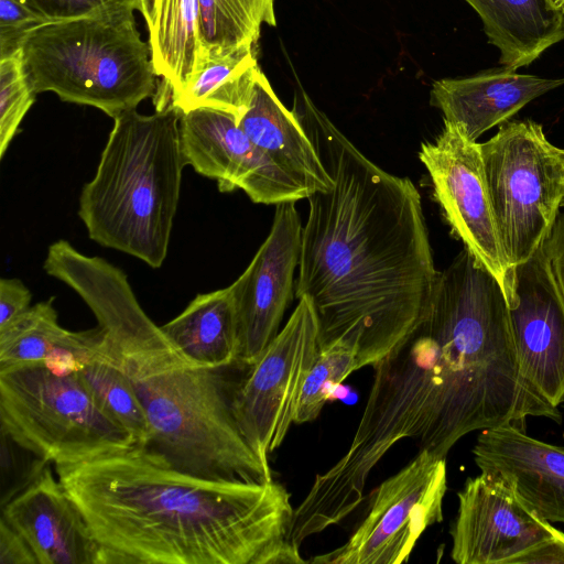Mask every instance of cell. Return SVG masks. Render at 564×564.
I'll use <instances>...</instances> for the list:
<instances>
[{"label":"cell","mask_w":564,"mask_h":564,"mask_svg":"<svg viewBox=\"0 0 564 564\" xmlns=\"http://www.w3.org/2000/svg\"><path fill=\"white\" fill-rule=\"evenodd\" d=\"M372 368L347 452L316 475L294 509L303 538L347 518L372 469L403 438L446 458L474 431L523 426L528 416L562 421L522 372L501 285L466 248L440 273L425 317Z\"/></svg>","instance_id":"obj_1"},{"label":"cell","mask_w":564,"mask_h":564,"mask_svg":"<svg viewBox=\"0 0 564 564\" xmlns=\"http://www.w3.org/2000/svg\"><path fill=\"white\" fill-rule=\"evenodd\" d=\"M299 121L333 180L308 197L297 299L318 323V348L350 347L373 366L427 314L440 278L421 196L412 181L366 158L302 94Z\"/></svg>","instance_id":"obj_2"},{"label":"cell","mask_w":564,"mask_h":564,"mask_svg":"<svg viewBox=\"0 0 564 564\" xmlns=\"http://www.w3.org/2000/svg\"><path fill=\"white\" fill-rule=\"evenodd\" d=\"M54 470L102 564L305 563L289 540L290 494L273 479H202L154 463L138 446Z\"/></svg>","instance_id":"obj_3"},{"label":"cell","mask_w":564,"mask_h":564,"mask_svg":"<svg viewBox=\"0 0 564 564\" xmlns=\"http://www.w3.org/2000/svg\"><path fill=\"white\" fill-rule=\"evenodd\" d=\"M116 350L149 422V438L138 447L151 460L207 480H272L237 425L232 401L239 381L230 379L228 367L193 366L162 329Z\"/></svg>","instance_id":"obj_4"},{"label":"cell","mask_w":564,"mask_h":564,"mask_svg":"<svg viewBox=\"0 0 564 564\" xmlns=\"http://www.w3.org/2000/svg\"><path fill=\"white\" fill-rule=\"evenodd\" d=\"M181 117L169 99L152 115L131 109L113 118L96 173L79 195L89 238L153 269L167 256L186 165Z\"/></svg>","instance_id":"obj_5"},{"label":"cell","mask_w":564,"mask_h":564,"mask_svg":"<svg viewBox=\"0 0 564 564\" xmlns=\"http://www.w3.org/2000/svg\"><path fill=\"white\" fill-rule=\"evenodd\" d=\"M134 10L116 4L33 29L22 44L33 93L52 91L112 119L153 96L156 74Z\"/></svg>","instance_id":"obj_6"},{"label":"cell","mask_w":564,"mask_h":564,"mask_svg":"<svg viewBox=\"0 0 564 564\" xmlns=\"http://www.w3.org/2000/svg\"><path fill=\"white\" fill-rule=\"evenodd\" d=\"M1 431L48 463H69L135 446L79 370L45 364L0 368Z\"/></svg>","instance_id":"obj_7"},{"label":"cell","mask_w":564,"mask_h":564,"mask_svg":"<svg viewBox=\"0 0 564 564\" xmlns=\"http://www.w3.org/2000/svg\"><path fill=\"white\" fill-rule=\"evenodd\" d=\"M480 149L500 240L514 268L541 247L564 202L561 149L533 120L503 122Z\"/></svg>","instance_id":"obj_8"},{"label":"cell","mask_w":564,"mask_h":564,"mask_svg":"<svg viewBox=\"0 0 564 564\" xmlns=\"http://www.w3.org/2000/svg\"><path fill=\"white\" fill-rule=\"evenodd\" d=\"M317 352V317L303 296L285 326L237 384L232 401L237 425L269 470V455L294 423L300 392Z\"/></svg>","instance_id":"obj_9"},{"label":"cell","mask_w":564,"mask_h":564,"mask_svg":"<svg viewBox=\"0 0 564 564\" xmlns=\"http://www.w3.org/2000/svg\"><path fill=\"white\" fill-rule=\"evenodd\" d=\"M446 458L426 451L376 489L368 513L343 545L310 560L317 564H401L431 525L443 520Z\"/></svg>","instance_id":"obj_10"},{"label":"cell","mask_w":564,"mask_h":564,"mask_svg":"<svg viewBox=\"0 0 564 564\" xmlns=\"http://www.w3.org/2000/svg\"><path fill=\"white\" fill-rule=\"evenodd\" d=\"M433 194L452 232L501 285L508 303L513 300L514 268L510 264L490 202L480 143L468 140L454 124L433 142L421 147Z\"/></svg>","instance_id":"obj_11"},{"label":"cell","mask_w":564,"mask_h":564,"mask_svg":"<svg viewBox=\"0 0 564 564\" xmlns=\"http://www.w3.org/2000/svg\"><path fill=\"white\" fill-rule=\"evenodd\" d=\"M181 147L186 165L217 181L220 192L243 191L258 204L307 198L312 192L264 154L229 112L199 108L182 113Z\"/></svg>","instance_id":"obj_12"},{"label":"cell","mask_w":564,"mask_h":564,"mask_svg":"<svg viewBox=\"0 0 564 564\" xmlns=\"http://www.w3.org/2000/svg\"><path fill=\"white\" fill-rule=\"evenodd\" d=\"M458 510L449 531L451 557L459 564H518L560 535L498 476L481 471L457 494Z\"/></svg>","instance_id":"obj_13"},{"label":"cell","mask_w":564,"mask_h":564,"mask_svg":"<svg viewBox=\"0 0 564 564\" xmlns=\"http://www.w3.org/2000/svg\"><path fill=\"white\" fill-rule=\"evenodd\" d=\"M271 230L243 273L232 283L239 333L238 362L252 365L280 332L295 290L302 223L295 202L275 205Z\"/></svg>","instance_id":"obj_14"},{"label":"cell","mask_w":564,"mask_h":564,"mask_svg":"<svg viewBox=\"0 0 564 564\" xmlns=\"http://www.w3.org/2000/svg\"><path fill=\"white\" fill-rule=\"evenodd\" d=\"M509 316L522 372L550 403L563 404L564 300L541 247L514 267Z\"/></svg>","instance_id":"obj_15"},{"label":"cell","mask_w":564,"mask_h":564,"mask_svg":"<svg viewBox=\"0 0 564 564\" xmlns=\"http://www.w3.org/2000/svg\"><path fill=\"white\" fill-rule=\"evenodd\" d=\"M1 517L28 542L37 564H102L99 544L51 464L1 507Z\"/></svg>","instance_id":"obj_16"},{"label":"cell","mask_w":564,"mask_h":564,"mask_svg":"<svg viewBox=\"0 0 564 564\" xmlns=\"http://www.w3.org/2000/svg\"><path fill=\"white\" fill-rule=\"evenodd\" d=\"M473 454L481 471L502 479L539 517L564 523V448L509 423L482 430Z\"/></svg>","instance_id":"obj_17"},{"label":"cell","mask_w":564,"mask_h":564,"mask_svg":"<svg viewBox=\"0 0 564 564\" xmlns=\"http://www.w3.org/2000/svg\"><path fill=\"white\" fill-rule=\"evenodd\" d=\"M510 67L492 68L470 77L433 83L431 105L444 121L456 126L470 141L509 121L535 98L564 85V78L519 74Z\"/></svg>","instance_id":"obj_18"},{"label":"cell","mask_w":564,"mask_h":564,"mask_svg":"<svg viewBox=\"0 0 564 564\" xmlns=\"http://www.w3.org/2000/svg\"><path fill=\"white\" fill-rule=\"evenodd\" d=\"M237 122L264 154L312 193L332 187L333 180L295 112L283 106L261 69Z\"/></svg>","instance_id":"obj_19"},{"label":"cell","mask_w":564,"mask_h":564,"mask_svg":"<svg viewBox=\"0 0 564 564\" xmlns=\"http://www.w3.org/2000/svg\"><path fill=\"white\" fill-rule=\"evenodd\" d=\"M54 297L32 305L0 329V368L45 364L59 371L79 370L108 346L101 327L72 332L58 324Z\"/></svg>","instance_id":"obj_20"},{"label":"cell","mask_w":564,"mask_h":564,"mask_svg":"<svg viewBox=\"0 0 564 564\" xmlns=\"http://www.w3.org/2000/svg\"><path fill=\"white\" fill-rule=\"evenodd\" d=\"M479 14L502 66L530 65L564 40V11L553 0H465Z\"/></svg>","instance_id":"obj_21"},{"label":"cell","mask_w":564,"mask_h":564,"mask_svg":"<svg viewBox=\"0 0 564 564\" xmlns=\"http://www.w3.org/2000/svg\"><path fill=\"white\" fill-rule=\"evenodd\" d=\"M161 329L195 367L224 368L238 360V319L230 285L198 294Z\"/></svg>","instance_id":"obj_22"},{"label":"cell","mask_w":564,"mask_h":564,"mask_svg":"<svg viewBox=\"0 0 564 564\" xmlns=\"http://www.w3.org/2000/svg\"><path fill=\"white\" fill-rule=\"evenodd\" d=\"M156 76L171 95L183 89L206 58L199 37L198 0H140Z\"/></svg>","instance_id":"obj_23"},{"label":"cell","mask_w":564,"mask_h":564,"mask_svg":"<svg viewBox=\"0 0 564 564\" xmlns=\"http://www.w3.org/2000/svg\"><path fill=\"white\" fill-rule=\"evenodd\" d=\"M254 52L248 48L208 59L183 89L171 95L172 104L182 113L210 108L229 112L237 120L260 69Z\"/></svg>","instance_id":"obj_24"},{"label":"cell","mask_w":564,"mask_h":564,"mask_svg":"<svg viewBox=\"0 0 564 564\" xmlns=\"http://www.w3.org/2000/svg\"><path fill=\"white\" fill-rule=\"evenodd\" d=\"M199 37L206 62L254 48L261 25H275L274 0H198Z\"/></svg>","instance_id":"obj_25"},{"label":"cell","mask_w":564,"mask_h":564,"mask_svg":"<svg viewBox=\"0 0 564 564\" xmlns=\"http://www.w3.org/2000/svg\"><path fill=\"white\" fill-rule=\"evenodd\" d=\"M108 346L79 369L104 409L142 446L149 438V422L121 357L108 339Z\"/></svg>","instance_id":"obj_26"},{"label":"cell","mask_w":564,"mask_h":564,"mask_svg":"<svg viewBox=\"0 0 564 564\" xmlns=\"http://www.w3.org/2000/svg\"><path fill=\"white\" fill-rule=\"evenodd\" d=\"M358 369L360 367L356 352L350 347L334 343L318 348L300 392L294 423L314 421L335 388Z\"/></svg>","instance_id":"obj_27"},{"label":"cell","mask_w":564,"mask_h":564,"mask_svg":"<svg viewBox=\"0 0 564 564\" xmlns=\"http://www.w3.org/2000/svg\"><path fill=\"white\" fill-rule=\"evenodd\" d=\"M24 68L22 47L0 58V158L35 101Z\"/></svg>","instance_id":"obj_28"},{"label":"cell","mask_w":564,"mask_h":564,"mask_svg":"<svg viewBox=\"0 0 564 564\" xmlns=\"http://www.w3.org/2000/svg\"><path fill=\"white\" fill-rule=\"evenodd\" d=\"M51 464L1 431V507L28 487Z\"/></svg>","instance_id":"obj_29"},{"label":"cell","mask_w":564,"mask_h":564,"mask_svg":"<svg viewBox=\"0 0 564 564\" xmlns=\"http://www.w3.org/2000/svg\"><path fill=\"white\" fill-rule=\"evenodd\" d=\"M47 21L29 0H0V58L21 48L26 35Z\"/></svg>","instance_id":"obj_30"},{"label":"cell","mask_w":564,"mask_h":564,"mask_svg":"<svg viewBox=\"0 0 564 564\" xmlns=\"http://www.w3.org/2000/svg\"><path fill=\"white\" fill-rule=\"evenodd\" d=\"M46 19L59 20L79 17L102 8L132 3L138 10V0H29Z\"/></svg>","instance_id":"obj_31"},{"label":"cell","mask_w":564,"mask_h":564,"mask_svg":"<svg viewBox=\"0 0 564 564\" xmlns=\"http://www.w3.org/2000/svg\"><path fill=\"white\" fill-rule=\"evenodd\" d=\"M32 294L28 286L17 278L0 280V329L8 326L31 305Z\"/></svg>","instance_id":"obj_32"},{"label":"cell","mask_w":564,"mask_h":564,"mask_svg":"<svg viewBox=\"0 0 564 564\" xmlns=\"http://www.w3.org/2000/svg\"><path fill=\"white\" fill-rule=\"evenodd\" d=\"M541 248L564 300V210L557 214Z\"/></svg>","instance_id":"obj_33"},{"label":"cell","mask_w":564,"mask_h":564,"mask_svg":"<svg viewBox=\"0 0 564 564\" xmlns=\"http://www.w3.org/2000/svg\"><path fill=\"white\" fill-rule=\"evenodd\" d=\"M0 564H37V560L23 536L0 518Z\"/></svg>","instance_id":"obj_34"},{"label":"cell","mask_w":564,"mask_h":564,"mask_svg":"<svg viewBox=\"0 0 564 564\" xmlns=\"http://www.w3.org/2000/svg\"><path fill=\"white\" fill-rule=\"evenodd\" d=\"M518 564H564V532L523 555Z\"/></svg>","instance_id":"obj_35"},{"label":"cell","mask_w":564,"mask_h":564,"mask_svg":"<svg viewBox=\"0 0 564 564\" xmlns=\"http://www.w3.org/2000/svg\"><path fill=\"white\" fill-rule=\"evenodd\" d=\"M554 3L564 11V0H553Z\"/></svg>","instance_id":"obj_36"},{"label":"cell","mask_w":564,"mask_h":564,"mask_svg":"<svg viewBox=\"0 0 564 564\" xmlns=\"http://www.w3.org/2000/svg\"><path fill=\"white\" fill-rule=\"evenodd\" d=\"M561 155H562V160H563V164H564V149H561Z\"/></svg>","instance_id":"obj_37"},{"label":"cell","mask_w":564,"mask_h":564,"mask_svg":"<svg viewBox=\"0 0 564 564\" xmlns=\"http://www.w3.org/2000/svg\"><path fill=\"white\" fill-rule=\"evenodd\" d=\"M139 1H140V0H138V8H139Z\"/></svg>","instance_id":"obj_38"},{"label":"cell","mask_w":564,"mask_h":564,"mask_svg":"<svg viewBox=\"0 0 564 564\" xmlns=\"http://www.w3.org/2000/svg\"><path fill=\"white\" fill-rule=\"evenodd\" d=\"M563 406H564V403H563Z\"/></svg>","instance_id":"obj_39"}]
</instances>
